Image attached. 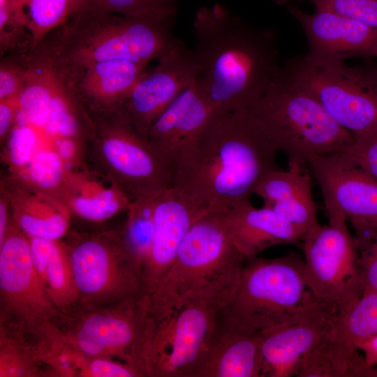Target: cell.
Here are the masks:
<instances>
[{
    "mask_svg": "<svg viewBox=\"0 0 377 377\" xmlns=\"http://www.w3.org/2000/svg\"><path fill=\"white\" fill-rule=\"evenodd\" d=\"M277 150L250 109L216 111L174 169L172 186L209 212L250 200L260 180L280 168Z\"/></svg>",
    "mask_w": 377,
    "mask_h": 377,
    "instance_id": "1",
    "label": "cell"
},
{
    "mask_svg": "<svg viewBox=\"0 0 377 377\" xmlns=\"http://www.w3.org/2000/svg\"><path fill=\"white\" fill-rule=\"evenodd\" d=\"M193 31L202 94L216 111L251 108L281 68L274 32L249 25L219 3L197 10Z\"/></svg>",
    "mask_w": 377,
    "mask_h": 377,
    "instance_id": "2",
    "label": "cell"
},
{
    "mask_svg": "<svg viewBox=\"0 0 377 377\" xmlns=\"http://www.w3.org/2000/svg\"><path fill=\"white\" fill-rule=\"evenodd\" d=\"M246 260L228 236L222 212L203 215L191 228L172 265L149 295L155 322L191 304L221 311L235 295Z\"/></svg>",
    "mask_w": 377,
    "mask_h": 377,
    "instance_id": "3",
    "label": "cell"
},
{
    "mask_svg": "<svg viewBox=\"0 0 377 377\" xmlns=\"http://www.w3.org/2000/svg\"><path fill=\"white\" fill-rule=\"evenodd\" d=\"M176 15H128L87 5L43 40L69 73L117 59L148 66L180 40L172 31Z\"/></svg>",
    "mask_w": 377,
    "mask_h": 377,
    "instance_id": "4",
    "label": "cell"
},
{
    "mask_svg": "<svg viewBox=\"0 0 377 377\" xmlns=\"http://www.w3.org/2000/svg\"><path fill=\"white\" fill-rule=\"evenodd\" d=\"M250 110L272 145L286 155L288 167L306 170L313 158L346 151L354 141L282 67Z\"/></svg>",
    "mask_w": 377,
    "mask_h": 377,
    "instance_id": "5",
    "label": "cell"
},
{
    "mask_svg": "<svg viewBox=\"0 0 377 377\" xmlns=\"http://www.w3.org/2000/svg\"><path fill=\"white\" fill-rule=\"evenodd\" d=\"M304 266L295 253L246 259L235 295L219 317L258 333L297 318L320 301L306 283Z\"/></svg>",
    "mask_w": 377,
    "mask_h": 377,
    "instance_id": "6",
    "label": "cell"
},
{
    "mask_svg": "<svg viewBox=\"0 0 377 377\" xmlns=\"http://www.w3.org/2000/svg\"><path fill=\"white\" fill-rule=\"evenodd\" d=\"M54 324L80 352L124 362L146 376L143 357L156 325L149 295L141 294L96 306L77 302L58 310Z\"/></svg>",
    "mask_w": 377,
    "mask_h": 377,
    "instance_id": "7",
    "label": "cell"
},
{
    "mask_svg": "<svg viewBox=\"0 0 377 377\" xmlns=\"http://www.w3.org/2000/svg\"><path fill=\"white\" fill-rule=\"evenodd\" d=\"M94 133L86 149L88 166L113 180L131 200L172 186V166L117 109L89 112Z\"/></svg>",
    "mask_w": 377,
    "mask_h": 377,
    "instance_id": "8",
    "label": "cell"
},
{
    "mask_svg": "<svg viewBox=\"0 0 377 377\" xmlns=\"http://www.w3.org/2000/svg\"><path fill=\"white\" fill-rule=\"evenodd\" d=\"M57 313L32 263L29 238L13 221L0 244V331L38 348L60 335Z\"/></svg>",
    "mask_w": 377,
    "mask_h": 377,
    "instance_id": "9",
    "label": "cell"
},
{
    "mask_svg": "<svg viewBox=\"0 0 377 377\" xmlns=\"http://www.w3.org/2000/svg\"><path fill=\"white\" fill-rule=\"evenodd\" d=\"M283 68L346 131L355 135L377 128V68L350 66L307 54Z\"/></svg>",
    "mask_w": 377,
    "mask_h": 377,
    "instance_id": "10",
    "label": "cell"
},
{
    "mask_svg": "<svg viewBox=\"0 0 377 377\" xmlns=\"http://www.w3.org/2000/svg\"><path fill=\"white\" fill-rule=\"evenodd\" d=\"M64 238L80 304L108 305L144 294L141 274L124 244L121 228L68 231Z\"/></svg>",
    "mask_w": 377,
    "mask_h": 377,
    "instance_id": "11",
    "label": "cell"
},
{
    "mask_svg": "<svg viewBox=\"0 0 377 377\" xmlns=\"http://www.w3.org/2000/svg\"><path fill=\"white\" fill-rule=\"evenodd\" d=\"M326 212L327 224L302 241L304 276L316 297L339 309L362 295L360 252L346 219Z\"/></svg>",
    "mask_w": 377,
    "mask_h": 377,
    "instance_id": "12",
    "label": "cell"
},
{
    "mask_svg": "<svg viewBox=\"0 0 377 377\" xmlns=\"http://www.w3.org/2000/svg\"><path fill=\"white\" fill-rule=\"evenodd\" d=\"M308 167L320 188L326 212L340 214L351 225L361 252L377 235V179L346 151L316 156Z\"/></svg>",
    "mask_w": 377,
    "mask_h": 377,
    "instance_id": "13",
    "label": "cell"
},
{
    "mask_svg": "<svg viewBox=\"0 0 377 377\" xmlns=\"http://www.w3.org/2000/svg\"><path fill=\"white\" fill-rule=\"evenodd\" d=\"M216 309L191 304L156 322L146 347V376L191 377L217 322Z\"/></svg>",
    "mask_w": 377,
    "mask_h": 377,
    "instance_id": "14",
    "label": "cell"
},
{
    "mask_svg": "<svg viewBox=\"0 0 377 377\" xmlns=\"http://www.w3.org/2000/svg\"><path fill=\"white\" fill-rule=\"evenodd\" d=\"M147 68L117 108L142 135L198 77L199 66L193 50L179 40Z\"/></svg>",
    "mask_w": 377,
    "mask_h": 377,
    "instance_id": "15",
    "label": "cell"
},
{
    "mask_svg": "<svg viewBox=\"0 0 377 377\" xmlns=\"http://www.w3.org/2000/svg\"><path fill=\"white\" fill-rule=\"evenodd\" d=\"M337 309L319 301L297 318L260 332L262 377L296 376L303 359L327 339Z\"/></svg>",
    "mask_w": 377,
    "mask_h": 377,
    "instance_id": "16",
    "label": "cell"
},
{
    "mask_svg": "<svg viewBox=\"0 0 377 377\" xmlns=\"http://www.w3.org/2000/svg\"><path fill=\"white\" fill-rule=\"evenodd\" d=\"M288 9L305 34L309 57L341 62L351 57H377V29L329 12L306 13L292 5Z\"/></svg>",
    "mask_w": 377,
    "mask_h": 377,
    "instance_id": "17",
    "label": "cell"
},
{
    "mask_svg": "<svg viewBox=\"0 0 377 377\" xmlns=\"http://www.w3.org/2000/svg\"><path fill=\"white\" fill-rule=\"evenodd\" d=\"M209 212L174 187L155 196L154 240L142 274L144 294L153 292L191 228Z\"/></svg>",
    "mask_w": 377,
    "mask_h": 377,
    "instance_id": "18",
    "label": "cell"
},
{
    "mask_svg": "<svg viewBox=\"0 0 377 377\" xmlns=\"http://www.w3.org/2000/svg\"><path fill=\"white\" fill-rule=\"evenodd\" d=\"M377 334V291L360 296L337 309L323 348L332 362L335 377H372L360 346Z\"/></svg>",
    "mask_w": 377,
    "mask_h": 377,
    "instance_id": "19",
    "label": "cell"
},
{
    "mask_svg": "<svg viewBox=\"0 0 377 377\" xmlns=\"http://www.w3.org/2000/svg\"><path fill=\"white\" fill-rule=\"evenodd\" d=\"M215 112L195 80L152 125L147 138L173 172L181 158L203 133Z\"/></svg>",
    "mask_w": 377,
    "mask_h": 377,
    "instance_id": "20",
    "label": "cell"
},
{
    "mask_svg": "<svg viewBox=\"0 0 377 377\" xmlns=\"http://www.w3.org/2000/svg\"><path fill=\"white\" fill-rule=\"evenodd\" d=\"M260 333L242 330L219 316L191 377H262Z\"/></svg>",
    "mask_w": 377,
    "mask_h": 377,
    "instance_id": "21",
    "label": "cell"
},
{
    "mask_svg": "<svg viewBox=\"0 0 377 377\" xmlns=\"http://www.w3.org/2000/svg\"><path fill=\"white\" fill-rule=\"evenodd\" d=\"M0 192L10 204L15 223L28 237L61 240L68 232L72 216L58 199L11 175L1 177Z\"/></svg>",
    "mask_w": 377,
    "mask_h": 377,
    "instance_id": "22",
    "label": "cell"
},
{
    "mask_svg": "<svg viewBox=\"0 0 377 377\" xmlns=\"http://www.w3.org/2000/svg\"><path fill=\"white\" fill-rule=\"evenodd\" d=\"M223 222L231 241L246 259L280 244L302 242V234L272 209L256 208L250 200L222 212Z\"/></svg>",
    "mask_w": 377,
    "mask_h": 377,
    "instance_id": "23",
    "label": "cell"
},
{
    "mask_svg": "<svg viewBox=\"0 0 377 377\" xmlns=\"http://www.w3.org/2000/svg\"><path fill=\"white\" fill-rule=\"evenodd\" d=\"M254 194L263 200L264 207L296 228L303 239L321 226L307 170L288 167L287 170L270 171L260 180Z\"/></svg>",
    "mask_w": 377,
    "mask_h": 377,
    "instance_id": "24",
    "label": "cell"
},
{
    "mask_svg": "<svg viewBox=\"0 0 377 377\" xmlns=\"http://www.w3.org/2000/svg\"><path fill=\"white\" fill-rule=\"evenodd\" d=\"M71 216L99 223L126 212L132 200L113 180L91 168H68L60 195Z\"/></svg>",
    "mask_w": 377,
    "mask_h": 377,
    "instance_id": "25",
    "label": "cell"
},
{
    "mask_svg": "<svg viewBox=\"0 0 377 377\" xmlns=\"http://www.w3.org/2000/svg\"><path fill=\"white\" fill-rule=\"evenodd\" d=\"M147 68L117 59L96 63L73 73L61 68L87 110L103 112L118 108Z\"/></svg>",
    "mask_w": 377,
    "mask_h": 377,
    "instance_id": "26",
    "label": "cell"
},
{
    "mask_svg": "<svg viewBox=\"0 0 377 377\" xmlns=\"http://www.w3.org/2000/svg\"><path fill=\"white\" fill-rule=\"evenodd\" d=\"M29 248L32 263L55 307L61 311L76 304L79 294L61 239L29 238Z\"/></svg>",
    "mask_w": 377,
    "mask_h": 377,
    "instance_id": "27",
    "label": "cell"
},
{
    "mask_svg": "<svg viewBox=\"0 0 377 377\" xmlns=\"http://www.w3.org/2000/svg\"><path fill=\"white\" fill-rule=\"evenodd\" d=\"M91 0H12L14 20L24 30L31 47L90 3Z\"/></svg>",
    "mask_w": 377,
    "mask_h": 377,
    "instance_id": "28",
    "label": "cell"
},
{
    "mask_svg": "<svg viewBox=\"0 0 377 377\" xmlns=\"http://www.w3.org/2000/svg\"><path fill=\"white\" fill-rule=\"evenodd\" d=\"M154 198L143 197L132 200L121 228L124 244L141 276L154 240Z\"/></svg>",
    "mask_w": 377,
    "mask_h": 377,
    "instance_id": "29",
    "label": "cell"
},
{
    "mask_svg": "<svg viewBox=\"0 0 377 377\" xmlns=\"http://www.w3.org/2000/svg\"><path fill=\"white\" fill-rule=\"evenodd\" d=\"M0 377H50V374L34 344L0 332Z\"/></svg>",
    "mask_w": 377,
    "mask_h": 377,
    "instance_id": "30",
    "label": "cell"
},
{
    "mask_svg": "<svg viewBox=\"0 0 377 377\" xmlns=\"http://www.w3.org/2000/svg\"><path fill=\"white\" fill-rule=\"evenodd\" d=\"M67 168L59 156L53 151H42L33 156L24 172L10 174L32 188L60 200Z\"/></svg>",
    "mask_w": 377,
    "mask_h": 377,
    "instance_id": "31",
    "label": "cell"
},
{
    "mask_svg": "<svg viewBox=\"0 0 377 377\" xmlns=\"http://www.w3.org/2000/svg\"><path fill=\"white\" fill-rule=\"evenodd\" d=\"M295 0H276L283 4ZM311 3L316 10L350 18L377 29V0H296Z\"/></svg>",
    "mask_w": 377,
    "mask_h": 377,
    "instance_id": "32",
    "label": "cell"
},
{
    "mask_svg": "<svg viewBox=\"0 0 377 377\" xmlns=\"http://www.w3.org/2000/svg\"><path fill=\"white\" fill-rule=\"evenodd\" d=\"M179 0H91L89 5L101 11L128 15L177 13Z\"/></svg>",
    "mask_w": 377,
    "mask_h": 377,
    "instance_id": "33",
    "label": "cell"
},
{
    "mask_svg": "<svg viewBox=\"0 0 377 377\" xmlns=\"http://www.w3.org/2000/svg\"><path fill=\"white\" fill-rule=\"evenodd\" d=\"M25 50L1 57L0 101L17 98L20 94L27 75Z\"/></svg>",
    "mask_w": 377,
    "mask_h": 377,
    "instance_id": "34",
    "label": "cell"
},
{
    "mask_svg": "<svg viewBox=\"0 0 377 377\" xmlns=\"http://www.w3.org/2000/svg\"><path fill=\"white\" fill-rule=\"evenodd\" d=\"M78 377H144L137 367L110 357L84 354Z\"/></svg>",
    "mask_w": 377,
    "mask_h": 377,
    "instance_id": "35",
    "label": "cell"
},
{
    "mask_svg": "<svg viewBox=\"0 0 377 377\" xmlns=\"http://www.w3.org/2000/svg\"><path fill=\"white\" fill-rule=\"evenodd\" d=\"M352 145L346 151L350 159L377 179V128L354 135Z\"/></svg>",
    "mask_w": 377,
    "mask_h": 377,
    "instance_id": "36",
    "label": "cell"
},
{
    "mask_svg": "<svg viewBox=\"0 0 377 377\" xmlns=\"http://www.w3.org/2000/svg\"><path fill=\"white\" fill-rule=\"evenodd\" d=\"M360 260L362 294L377 291V235L360 252Z\"/></svg>",
    "mask_w": 377,
    "mask_h": 377,
    "instance_id": "37",
    "label": "cell"
},
{
    "mask_svg": "<svg viewBox=\"0 0 377 377\" xmlns=\"http://www.w3.org/2000/svg\"><path fill=\"white\" fill-rule=\"evenodd\" d=\"M17 98L0 101V142L1 145L7 140L15 123Z\"/></svg>",
    "mask_w": 377,
    "mask_h": 377,
    "instance_id": "38",
    "label": "cell"
},
{
    "mask_svg": "<svg viewBox=\"0 0 377 377\" xmlns=\"http://www.w3.org/2000/svg\"><path fill=\"white\" fill-rule=\"evenodd\" d=\"M13 221L10 204L8 198L0 192V244H1Z\"/></svg>",
    "mask_w": 377,
    "mask_h": 377,
    "instance_id": "39",
    "label": "cell"
},
{
    "mask_svg": "<svg viewBox=\"0 0 377 377\" xmlns=\"http://www.w3.org/2000/svg\"><path fill=\"white\" fill-rule=\"evenodd\" d=\"M368 367L377 365V334L363 343L359 348Z\"/></svg>",
    "mask_w": 377,
    "mask_h": 377,
    "instance_id": "40",
    "label": "cell"
}]
</instances>
